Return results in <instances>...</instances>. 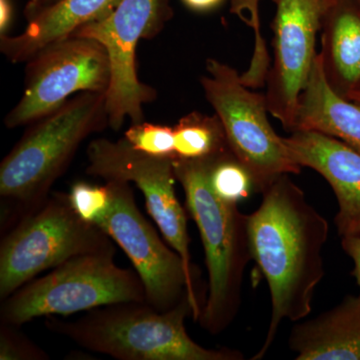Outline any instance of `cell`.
<instances>
[{
	"instance_id": "24",
	"label": "cell",
	"mask_w": 360,
	"mask_h": 360,
	"mask_svg": "<svg viewBox=\"0 0 360 360\" xmlns=\"http://www.w3.org/2000/svg\"><path fill=\"white\" fill-rule=\"evenodd\" d=\"M341 248L352 258L354 264V276L359 288L360 296V238L359 236H348L341 238Z\"/></svg>"
},
{
	"instance_id": "23",
	"label": "cell",
	"mask_w": 360,
	"mask_h": 360,
	"mask_svg": "<svg viewBox=\"0 0 360 360\" xmlns=\"http://www.w3.org/2000/svg\"><path fill=\"white\" fill-rule=\"evenodd\" d=\"M0 322V360H49L51 356L20 331Z\"/></svg>"
},
{
	"instance_id": "14",
	"label": "cell",
	"mask_w": 360,
	"mask_h": 360,
	"mask_svg": "<svg viewBox=\"0 0 360 360\" xmlns=\"http://www.w3.org/2000/svg\"><path fill=\"white\" fill-rule=\"evenodd\" d=\"M122 0H58L28 16L25 32L0 37V51L11 63H27L45 47L68 39L78 28L101 20Z\"/></svg>"
},
{
	"instance_id": "7",
	"label": "cell",
	"mask_w": 360,
	"mask_h": 360,
	"mask_svg": "<svg viewBox=\"0 0 360 360\" xmlns=\"http://www.w3.org/2000/svg\"><path fill=\"white\" fill-rule=\"evenodd\" d=\"M207 75L200 79L206 101L219 116L229 148L262 193L279 177L300 174L283 137L270 124L265 94L246 86L236 68L217 59L206 60Z\"/></svg>"
},
{
	"instance_id": "15",
	"label": "cell",
	"mask_w": 360,
	"mask_h": 360,
	"mask_svg": "<svg viewBox=\"0 0 360 360\" xmlns=\"http://www.w3.org/2000/svg\"><path fill=\"white\" fill-rule=\"evenodd\" d=\"M288 345L296 360H360V296L347 295L319 316L296 322Z\"/></svg>"
},
{
	"instance_id": "22",
	"label": "cell",
	"mask_w": 360,
	"mask_h": 360,
	"mask_svg": "<svg viewBox=\"0 0 360 360\" xmlns=\"http://www.w3.org/2000/svg\"><path fill=\"white\" fill-rule=\"evenodd\" d=\"M71 205L82 219L91 224L103 217L110 205V191L108 184L96 186L80 181L73 184L68 193Z\"/></svg>"
},
{
	"instance_id": "16",
	"label": "cell",
	"mask_w": 360,
	"mask_h": 360,
	"mask_svg": "<svg viewBox=\"0 0 360 360\" xmlns=\"http://www.w3.org/2000/svg\"><path fill=\"white\" fill-rule=\"evenodd\" d=\"M322 68L329 86L349 99L360 90V6L330 0L321 25Z\"/></svg>"
},
{
	"instance_id": "5",
	"label": "cell",
	"mask_w": 360,
	"mask_h": 360,
	"mask_svg": "<svg viewBox=\"0 0 360 360\" xmlns=\"http://www.w3.org/2000/svg\"><path fill=\"white\" fill-rule=\"evenodd\" d=\"M115 245L101 227L77 214L68 193H51L2 236L0 300L70 258L116 253Z\"/></svg>"
},
{
	"instance_id": "11",
	"label": "cell",
	"mask_w": 360,
	"mask_h": 360,
	"mask_svg": "<svg viewBox=\"0 0 360 360\" xmlns=\"http://www.w3.org/2000/svg\"><path fill=\"white\" fill-rule=\"evenodd\" d=\"M86 153L87 174L105 181L134 182L141 189L148 212L168 245L181 257L188 271L200 278L191 262L186 212L175 193L174 158L146 155L132 148L124 137L117 141L94 139Z\"/></svg>"
},
{
	"instance_id": "25",
	"label": "cell",
	"mask_w": 360,
	"mask_h": 360,
	"mask_svg": "<svg viewBox=\"0 0 360 360\" xmlns=\"http://www.w3.org/2000/svg\"><path fill=\"white\" fill-rule=\"evenodd\" d=\"M13 6L11 0H0V33L6 34L13 20Z\"/></svg>"
},
{
	"instance_id": "18",
	"label": "cell",
	"mask_w": 360,
	"mask_h": 360,
	"mask_svg": "<svg viewBox=\"0 0 360 360\" xmlns=\"http://www.w3.org/2000/svg\"><path fill=\"white\" fill-rule=\"evenodd\" d=\"M175 158L203 160L231 150L219 116L194 111L174 127Z\"/></svg>"
},
{
	"instance_id": "13",
	"label": "cell",
	"mask_w": 360,
	"mask_h": 360,
	"mask_svg": "<svg viewBox=\"0 0 360 360\" xmlns=\"http://www.w3.org/2000/svg\"><path fill=\"white\" fill-rule=\"evenodd\" d=\"M283 139L292 160L321 174L335 193V222L340 238H360V153L340 139L311 130H296Z\"/></svg>"
},
{
	"instance_id": "10",
	"label": "cell",
	"mask_w": 360,
	"mask_h": 360,
	"mask_svg": "<svg viewBox=\"0 0 360 360\" xmlns=\"http://www.w3.org/2000/svg\"><path fill=\"white\" fill-rule=\"evenodd\" d=\"M110 84V59L103 44L86 37H68L27 61L25 91L4 124L11 129L32 124L75 94H106Z\"/></svg>"
},
{
	"instance_id": "2",
	"label": "cell",
	"mask_w": 360,
	"mask_h": 360,
	"mask_svg": "<svg viewBox=\"0 0 360 360\" xmlns=\"http://www.w3.org/2000/svg\"><path fill=\"white\" fill-rule=\"evenodd\" d=\"M193 309L186 296L167 311L148 302H120L86 311L75 321L47 316L45 328L79 347L118 360H243L229 347L206 348L187 333Z\"/></svg>"
},
{
	"instance_id": "28",
	"label": "cell",
	"mask_w": 360,
	"mask_h": 360,
	"mask_svg": "<svg viewBox=\"0 0 360 360\" xmlns=\"http://www.w3.org/2000/svg\"><path fill=\"white\" fill-rule=\"evenodd\" d=\"M349 101H354V103L360 105V90L352 94V96L349 97Z\"/></svg>"
},
{
	"instance_id": "4",
	"label": "cell",
	"mask_w": 360,
	"mask_h": 360,
	"mask_svg": "<svg viewBox=\"0 0 360 360\" xmlns=\"http://www.w3.org/2000/svg\"><path fill=\"white\" fill-rule=\"evenodd\" d=\"M212 158H175L174 165L187 210L200 231L208 272L207 296L198 321L206 333L219 335L238 316L245 269L252 257L248 214L239 210L238 203L219 198L210 187Z\"/></svg>"
},
{
	"instance_id": "12",
	"label": "cell",
	"mask_w": 360,
	"mask_h": 360,
	"mask_svg": "<svg viewBox=\"0 0 360 360\" xmlns=\"http://www.w3.org/2000/svg\"><path fill=\"white\" fill-rule=\"evenodd\" d=\"M274 59L266 77L267 108L293 132L300 94L311 72L317 32L330 0H274Z\"/></svg>"
},
{
	"instance_id": "30",
	"label": "cell",
	"mask_w": 360,
	"mask_h": 360,
	"mask_svg": "<svg viewBox=\"0 0 360 360\" xmlns=\"http://www.w3.org/2000/svg\"><path fill=\"white\" fill-rule=\"evenodd\" d=\"M355 1H356V4L360 6V0H355Z\"/></svg>"
},
{
	"instance_id": "20",
	"label": "cell",
	"mask_w": 360,
	"mask_h": 360,
	"mask_svg": "<svg viewBox=\"0 0 360 360\" xmlns=\"http://www.w3.org/2000/svg\"><path fill=\"white\" fill-rule=\"evenodd\" d=\"M262 0H231V13L238 15L255 32V52L248 71L241 75L243 82L250 89L259 87L266 82L269 70V52L260 32L259 4Z\"/></svg>"
},
{
	"instance_id": "26",
	"label": "cell",
	"mask_w": 360,
	"mask_h": 360,
	"mask_svg": "<svg viewBox=\"0 0 360 360\" xmlns=\"http://www.w3.org/2000/svg\"><path fill=\"white\" fill-rule=\"evenodd\" d=\"M184 4L195 11H207L215 8L221 4L222 0H182Z\"/></svg>"
},
{
	"instance_id": "8",
	"label": "cell",
	"mask_w": 360,
	"mask_h": 360,
	"mask_svg": "<svg viewBox=\"0 0 360 360\" xmlns=\"http://www.w3.org/2000/svg\"><path fill=\"white\" fill-rule=\"evenodd\" d=\"M105 184L110 187V205L96 224L129 258L146 288V302L167 311L188 296L198 321L205 303L198 290L200 278L188 271L179 253L165 245L139 212L129 182L110 180Z\"/></svg>"
},
{
	"instance_id": "17",
	"label": "cell",
	"mask_w": 360,
	"mask_h": 360,
	"mask_svg": "<svg viewBox=\"0 0 360 360\" xmlns=\"http://www.w3.org/2000/svg\"><path fill=\"white\" fill-rule=\"evenodd\" d=\"M296 130L329 135L360 153V105L338 96L329 86L319 52L300 94Z\"/></svg>"
},
{
	"instance_id": "27",
	"label": "cell",
	"mask_w": 360,
	"mask_h": 360,
	"mask_svg": "<svg viewBox=\"0 0 360 360\" xmlns=\"http://www.w3.org/2000/svg\"><path fill=\"white\" fill-rule=\"evenodd\" d=\"M58 1V0H39L37 2V6H33L32 8L25 9V15L26 18L32 15V14L37 13L39 9L44 8V7L47 6H51V4H54V2Z\"/></svg>"
},
{
	"instance_id": "29",
	"label": "cell",
	"mask_w": 360,
	"mask_h": 360,
	"mask_svg": "<svg viewBox=\"0 0 360 360\" xmlns=\"http://www.w3.org/2000/svg\"><path fill=\"white\" fill-rule=\"evenodd\" d=\"M39 0H28L27 6H26L25 9H30L32 8L33 6H37V2H39Z\"/></svg>"
},
{
	"instance_id": "1",
	"label": "cell",
	"mask_w": 360,
	"mask_h": 360,
	"mask_svg": "<svg viewBox=\"0 0 360 360\" xmlns=\"http://www.w3.org/2000/svg\"><path fill=\"white\" fill-rule=\"evenodd\" d=\"M248 217L251 257L269 285L271 317L264 345L252 360H262L283 321H302L312 311L315 290L326 276L322 251L329 224L304 191L283 175L265 189Z\"/></svg>"
},
{
	"instance_id": "19",
	"label": "cell",
	"mask_w": 360,
	"mask_h": 360,
	"mask_svg": "<svg viewBox=\"0 0 360 360\" xmlns=\"http://www.w3.org/2000/svg\"><path fill=\"white\" fill-rule=\"evenodd\" d=\"M208 180L213 193L229 202L238 203L255 191L250 172L231 150L212 158Z\"/></svg>"
},
{
	"instance_id": "3",
	"label": "cell",
	"mask_w": 360,
	"mask_h": 360,
	"mask_svg": "<svg viewBox=\"0 0 360 360\" xmlns=\"http://www.w3.org/2000/svg\"><path fill=\"white\" fill-rule=\"evenodd\" d=\"M30 125L0 163V196L8 208L1 210V226L39 207L82 142L110 127L106 94H78Z\"/></svg>"
},
{
	"instance_id": "6",
	"label": "cell",
	"mask_w": 360,
	"mask_h": 360,
	"mask_svg": "<svg viewBox=\"0 0 360 360\" xmlns=\"http://www.w3.org/2000/svg\"><path fill=\"white\" fill-rule=\"evenodd\" d=\"M115 255H78L32 279L1 300L0 322L20 328L39 317L68 316L113 303L146 302L141 277L134 269L116 264Z\"/></svg>"
},
{
	"instance_id": "21",
	"label": "cell",
	"mask_w": 360,
	"mask_h": 360,
	"mask_svg": "<svg viewBox=\"0 0 360 360\" xmlns=\"http://www.w3.org/2000/svg\"><path fill=\"white\" fill-rule=\"evenodd\" d=\"M123 137L132 148L146 155L175 158L174 127L144 122L134 123Z\"/></svg>"
},
{
	"instance_id": "9",
	"label": "cell",
	"mask_w": 360,
	"mask_h": 360,
	"mask_svg": "<svg viewBox=\"0 0 360 360\" xmlns=\"http://www.w3.org/2000/svg\"><path fill=\"white\" fill-rule=\"evenodd\" d=\"M170 15L167 0H122L108 16L82 26L71 35L96 40L108 52L110 84L106 111L110 127L115 131L127 118L132 124L143 122L144 104L155 99V89L137 77L135 54L139 40Z\"/></svg>"
}]
</instances>
